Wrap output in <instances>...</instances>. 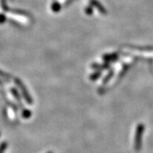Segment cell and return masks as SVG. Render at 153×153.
I'll use <instances>...</instances> for the list:
<instances>
[{"mask_svg":"<svg viewBox=\"0 0 153 153\" xmlns=\"http://www.w3.org/2000/svg\"><path fill=\"white\" fill-rule=\"evenodd\" d=\"M144 131H145V125L143 124H138L136 127L135 134H134V148L135 151H140L142 149Z\"/></svg>","mask_w":153,"mask_h":153,"instance_id":"obj_1","label":"cell"},{"mask_svg":"<svg viewBox=\"0 0 153 153\" xmlns=\"http://www.w3.org/2000/svg\"><path fill=\"white\" fill-rule=\"evenodd\" d=\"M15 83L16 84V85H18V87H19V89H20L22 95H23V99H24V100L26 101V103L29 105L33 104V99H32V97L30 95L29 92H28V90H27L25 85L23 83V82L19 79H18V78H16Z\"/></svg>","mask_w":153,"mask_h":153,"instance_id":"obj_2","label":"cell"},{"mask_svg":"<svg viewBox=\"0 0 153 153\" xmlns=\"http://www.w3.org/2000/svg\"><path fill=\"white\" fill-rule=\"evenodd\" d=\"M120 58V54L117 52L112 53V54H104L103 56V60L105 62L110 63V62H115L118 60Z\"/></svg>","mask_w":153,"mask_h":153,"instance_id":"obj_3","label":"cell"},{"mask_svg":"<svg viewBox=\"0 0 153 153\" xmlns=\"http://www.w3.org/2000/svg\"><path fill=\"white\" fill-rule=\"evenodd\" d=\"M91 68L93 69L98 70V71H103V70H107L111 68L110 64L107 62H104L103 64H98V63H94L91 65Z\"/></svg>","mask_w":153,"mask_h":153,"instance_id":"obj_4","label":"cell"},{"mask_svg":"<svg viewBox=\"0 0 153 153\" xmlns=\"http://www.w3.org/2000/svg\"><path fill=\"white\" fill-rule=\"evenodd\" d=\"M10 92H11L12 95L13 96V97L16 99V100L17 101L18 106L20 107H23V104H22V101H21V97L19 95V92L16 88H11L10 89Z\"/></svg>","mask_w":153,"mask_h":153,"instance_id":"obj_5","label":"cell"},{"mask_svg":"<svg viewBox=\"0 0 153 153\" xmlns=\"http://www.w3.org/2000/svg\"><path fill=\"white\" fill-rule=\"evenodd\" d=\"M90 3H91L92 6H94L95 8H97L101 14H103V15L107 14V10H106V9H105L99 2H97V0H91Z\"/></svg>","mask_w":153,"mask_h":153,"instance_id":"obj_6","label":"cell"},{"mask_svg":"<svg viewBox=\"0 0 153 153\" xmlns=\"http://www.w3.org/2000/svg\"><path fill=\"white\" fill-rule=\"evenodd\" d=\"M114 71L113 69L111 70V71L108 72V74H107V76L103 78V82H102L103 85H106V84H107V82H108L110 81L113 77H114Z\"/></svg>","mask_w":153,"mask_h":153,"instance_id":"obj_7","label":"cell"},{"mask_svg":"<svg viewBox=\"0 0 153 153\" xmlns=\"http://www.w3.org/2000/svg\"><path fill=\"white\" fill-rule=\"evenodd\" d=\"M101 76H102V71H98V70H97V72H95L94 73L90 75L89 79L91 80V81H96L98 79H100L101 77Z\"/></svg>","mask_w":153,"mask_h":153,"instance_id":"obj_8","label":"cell"},{"mask_svg":"<svg viewBox=\"0 0 153 153\" xmlns=\"http://www.w3.org/2000/svg\"><path fill=\"white\" fill-rule=\"evenodd\" d=\"M61 9H62V6L58 2H53L52 5H51V10L54 13H58L61 10Z\"/></svg>","mask_w":153,"mask_h":153,"instance_id":"obj_9","label":"cell"},{"mask_svg":"<svg viewBox=\"0 0 153 153\" xmlns=\"http://www.w3.org/2000/svg\"><path fill=\"white\" fill-rule=\"evenodd\" d=\"M22 117L24 119H29L30 117L32 115V112H31L30 110H27V109H23L22 111Z\"/></svg>","mask_w":153,"mask_h":153,"instance_id":"obj_10","label":"cell"},{"mask_svg":"<svg viewBox=\"0 0 153 153\" xmlns=\"http://www.w3.org/2000/svg\"><path fill=\"white\" fill-rule=\"evenodd\" d=\"M131 48V49H134V50L138 51H153V48L150 47H134V46H128Z\"/></svg>","mask_w":153,"mask_h":153,"instance_id":"obj_11","label":"cell"},{"mask_svg":"<svg viewBox=\"0 0 153 153\" xmlns=\"http://www.w3.org/2000/svg\"><path fill=\"white\" fill-rule=\"evenodd\" d=\"M0 77L2 78V79H6V80H9L11 78V76L6 73V72L2 71V70H0Z\"/></svg>","mask_w":153,"mask_h":153,"instance_id":"obj_12","label":"cell"},{"mask_svg":"<svg viewBox=\"0 0 153 153\" xmlns=\"http://www.w3.org/2000/svg\"><path fill=\"white\" fill-rule=\"evenodd\" d=\"M8 144L7 142H2L1 145H0V153H4V152L6 151V149H7Z\"/></svg>","mask_w":153,"mask_h":153,"instance_id":"obj_13","label":"cell"},{"mask_svg":"<svg viewBox=\"0 0 153 153\" xmlns=\"http://www.w3.org/2000/svg\"><path fill=\"white\" fill-rule=\"evenodd\" d=\"M1 6H2V10H3L4 11H7L8 6L7 4H6V0H1Z\"/></svg>","mask_w":153,"mask_h":153,"instance_id":"obj_14","label":"cell"},{"mask_svg":"<svg viewBox=\"0 0 153 153\" xmlns=\"http://www.w3.org/2000/svg\"><path fill=\"white\" fill-rule=\"evenodd\" d=\"M85 13L87 14V15H92V14L93 13V8L90 7V6H89V7H86L85 9Z\"/></svg>","mask_w":153,"mask_h":153,"instance_id":"obj_15","label":"cell"},{"mask_svg":"<svg viewBox=\"0 0 153 153\" xmlns=\"http://www.w3.org/2000/svg\"><path fill=\"white\" fill-rule=\"evenodd\" d=\"M6 21V16L4 14L0 13V24H3Z\"/></svg>","mask_w":153,"mask_h":153,"instance_id":"obj_16","label":"cell"},{"mask_svg":"<svg viewBox=\"0 0 153 153\" xmlns=\"http://www.w3.org/2000/svg\"><path fill=\"white\" fill-rule=\"evenodd\" d=\"M2 82L0 80V85H2Z\"/></svg>","mask_w":153,"mask_h":153,"instance_id":"obj_17","label":"cell"},{"mask_svg":"<svg viewBox=\"0 0 153 153\" xmlns=\"http://www.w3.org/2000/svg\"><path fill=\"white\" fill-rule=\"evenodd\" d=\"M48 153H53V152H48Z\"/></svg>","mask_w":153,"mask_h":153,"instance_id":"obj_18","label":"cell"}]
</instances>
